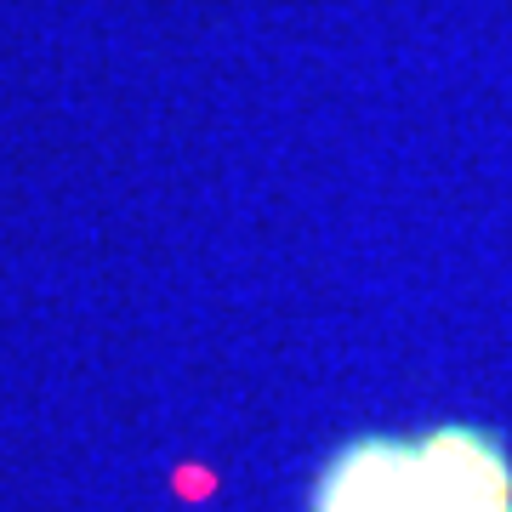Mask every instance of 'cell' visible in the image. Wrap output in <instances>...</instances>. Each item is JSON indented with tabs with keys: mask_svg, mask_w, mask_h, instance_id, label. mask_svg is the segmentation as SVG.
<instances>
[{
	"mask_svg": "<svg viewBox=\"0 0 512 512\" xmlns=\"http://www.w3.org/2000/svg\"><path fill=\"white\" fill-rule=\"evenodd\" d=\"M313 512H433L421 444L393 439V433L353 439L348 450L319 473Z\"/></svg>",
	"mask_w": 512,
	"mask_h": 512,
	"instance_id": "cell-1",
	"label": "cell"
},
{
	"mask_svg": "<svg viewBox=\"0 0 512 512\" xmlns=\"http://www.w3.org/2000/svg\"><path fill=\"white\" fill-rule=\"evenodd\" d=\"M421 467L433 512H512V456L490 427H433L421 433Z\"/></svg>",
	"mask_w": 512,
	"mask_h": 512,
	"instance_id": "cell-2",
	"label": "cell"
}]
</instances>
